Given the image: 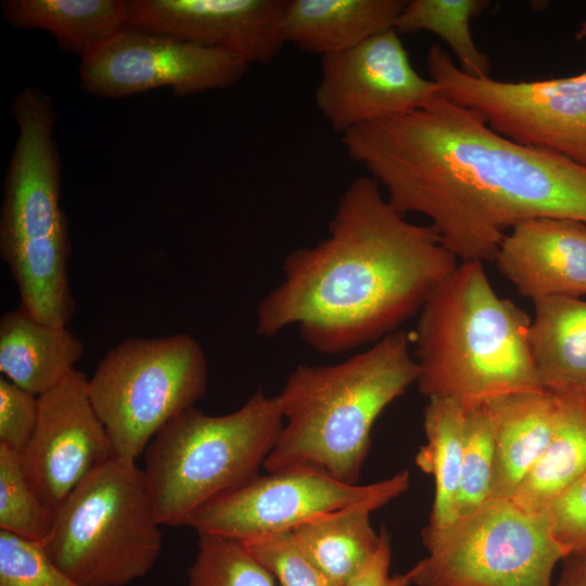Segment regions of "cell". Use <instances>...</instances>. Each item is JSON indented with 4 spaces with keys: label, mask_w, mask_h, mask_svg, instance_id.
<instances>
[{
    "label": "cell",
    "mask_w": 586,
    "mask_h": 586,
    "mask_svg": "<svg viewBox=\"0 0 586 586\" xmlns=\"http://www.w3.org/2000/svg\"><path fill=\"white\" fill-rule=\"evenodd\" d=\"M403 215L422 214L460 262L495 260L520 221L553 217L586 224V167L518 143L475 111L440 92L416 111L341 136Z\"/></svg>",
    "instance_id": "6da1fadb"
},
{
    "label": "cell",
    "mask_w": 586,
    "mask_h": 586,
    "mask_svg": "<svg viewBox=\"0 0 586 586\" xmlns=\"http://www.w3.org/2000/svg\"><path fill=\"white\" fill-rule=\"evenodd\" d=\"M458 259L430 225L408 221L369 175L340 195L328 235L290 252L256 308V333L295 326L323 355L377 342L419 313Z\"/></svg>",
    "instance_id": "7a4b0ae2"
},
{
    "label": "cell",
    "mask_w": 586,
    "mask_h": 586,
    "mask_svg": "<svg viewBox=\"0 0 586 586\" xmlns=\"http://www.w3.org/2000/svg\"><path fill=\"white\" fill-rule=\"evenodd\" d=\"M418 373L404 331L334 365H298L277 395L285 422L263 467L310 468L357 485L375 420Z\"/></svg>",
    "instance_id": "3957f363"
},
{
    "label": "cell",
    "mask_w": 586,
    "mask_h": 586,
    "mask_svg": "<svg viewBox=\"0 0 586 586\" xmlns=\"http://www.w3.org/2000/svg\"><path fill=\"white\" fill-rule=\"evenodd\" d=\"M530 323L496 293L482 262H460L419 311L413 357L420 393L468 410L543 390L528 348Z\"/></svg>",
    "instance_id": "277c9868"
},
{
    "label": "cell",
    "mask_w": 586,
    "mask_h": 586,
    "mask_svg": "<svg viewBox=\"0 0 586 586\" xmlns=\"http://www.w3.org/2000/svg\"><path fill=\"white\" fill-rule=\"evenodd\" d=\"M17 139L5 173L0 256L17 286L21 307L38 320L65 326L76 302L69 286L68 222L61 206V158L53 138L56 114L38 87L12 100Z\"/></svg>",
    "instance_id": "5b68a950"
},
{
    "label": "cell",
    "mask_w": 586,
    "mask_h": 586,
    "mask_svg": "<svg viewBox=\"0 0 586 586\" xmlns=\"http://www.w3.org/2000/svg\"><path fill=\"white\" fill-rule=\"evenodd\" d=\"M282 426L277 395L262 388L227 415L192 407L170 420L144 450L143 472L160 524L186 525L200 508L258 475Z\"/></svg>",
    "instance_id": "8992f818"
},
{
    "label": "cell",
    "mask_w": 586,
    "mask_h": 586,
    "mask_svg": "<svg viewBox=\"0 0 586 586\" xmlns=\"http://www.w3.org/2000/svg\"><path fill=\"white\" fill-rule=\"evenodd\" d=\"M143 469L113 456L54 511L41 542L51 560L85 586H125L144 576L162 550Z\"/></svg>",
    "instance_id": "52a82bcc"
},
{
    "label": "cell",
    "mask_w": 586,
    "mask_h": 586,
    "mask_svg": "<svg viewBox=\"0 0 586 586\" xmlns=\"http://www.w3.org/2000/svg\"><path fill=\"white\" fill-rule=\"evenodd\" d=\"M207 384V358L191 334L128 336L99 361L88 393L115 455L137 460L165 424L195 407Z\"/></svg>",
    "instance_id": "ba28073f"
},
{
    "label": "cell",
    "mask_w": 586,
    "mask_h": 586,
    "mask_svg": "<svg viewBox=\"0 0 586 586\" xmlns=\"http://www.w3.org/2000/svg\"><path fill=\"white\" fill-rule=\"evenodd\" d=\"M428 556L409 571L417 586H553L570 551L547 510L528 512L511 499H489L450 525L422 532Z\"/></svg>",
    "instance_id": "9c48e42d"
},
{
    "label": "cell",
    "mask_w": 586,
    "mask_h": 586,
    "mask_svg": "<svg viewBox=\"0 0 586 586\" xmlns=\"http://www.w3.org/2000/svg\"><path fill=\"white\" fill-rule=\"evenodd\" d=\"M586 38V20L575 33ZM440 94L477 112L500 135L524 145L558 152L586 167V73L544 80L475 78L440 44L426 55Z\"/></svg>",
    "instance_id": "30bf717a"
},
{
    "label": "cell",
    "mask_w": 586,
    "mask_h": 586,
    "mask_svg": "<svg viewBox=\"0 0 586 586\" xmlns=\"http://www.w3.org/2000/svg\"><path fill=\"white\" fill-rule=\"evenodd\" d=\"M409 472L366 485L337 481L310 468L256 475L195 511L187 522L199 534L241 543L292 531L309 519L371 499L387 504L409 487Z\"/></svg>",
    "instance_id": "8fae6325"
},
{
    "label": "cell",
    "mask_w": 586,
    "mask_h": 586,
    "mask_svg": "<svg viewBox=\"0 0 586 586\" xmlns=\"http://www.w3.org/2000/svg\"><path fill=\"white\" fill-rule=\"evenodd\" d=\"M249 66L228 52L128 26L81 59L79 84L85 92L106 99L161 87L186 97L229 88Z\"/></svg>",
    "instance_id": "7c38bea8"
},
{
    "label": "cell",
    "mask_w": 586,
    "mask_h": 586,
    "mask_svg": "<svg viewBox=\"0 0 586 586\" xmlns=\"http://www.w3.org/2000/svg\"><path fill=\"white\" fill-rule=\"evenodd\" d=\"M440 87L412 66L395 28L360 44L321 56L315 103L331 129L342 136L368 123L425 106Z\"/></svg>",
    "instance_id": "4fadbf2b"
},
{
    "label": "cell",
    "mask_w": 586,
    "mask_h": 586,
    "mask_svg": "<svg viewBox=\"0 0 586 586\" xmlns=\"http://www.w3.org/2000/svg\"><path fill=\"white\" fill-rule=\"evenodd\" d=\"M18 456L29 485L53 512L93 470L115 456L84 372L74 369L38 396L37 423Z\"/></svg>",
    "instance_id": "5bb4252c"
},
{
    "label": "cell",
    "mask_w": 586,
    "mask_h": 586,
    "mask_svg": "<svg viewBox=\"0 0 586 586\" xmlns=\"http://www.w3.org/2000/svg\"><path fill=\"white\" fill-rule=\"evenodd\" d=\"M286 0H127L128 26L233 54L275 60L285 43Z\"/></svg>",
    "instance_id": "9a60e30c"
},
{
    "label": "cell",
    "mask_w": 586,
    "mask_h": 586,
    "mask_svg": "<svg viewBox=\"0 0 586 586\" xmlns=\"http://www.w3.org/2000/svg\"><path fill=\"white\" fill-rule=\"evenodd\" d=\"M497 267L532 301L586 295V224L536 217L514 225L495 257Z\"/></svg>",
    "instance_id": "2e32d148"
},
{
    "label": "cell",
    "mask_w": 586,
    "mask_h": 586,
    "mask_svg": "<svg viewBox=\"0 0 586 586\" xmlns=\"http://www.w3.org/2000/svg\"><path fill=\"white\" fill-rule=\"evenodd\" d=\"M485 407L495 440L491 499H511L552 435L559 399L546 390L525 391L491 400Z\"/></svg>",
    "instance_id": "e0dca14e"
},
{
    "label": "cell",
    "mask_w": 586,
    "mask_h": 586,
    "mask_svg": "<svg viewBox=\"0 0 586 586\" xmlns=\"http://www.w3.org/2000/svg\"><path fill=\"white\" fill-rule=\"evenodd\" d=\"M405 0H286L285 43L320 56L349 50L395 28Z\"/></svg>",
    "instance_id": "ac0fdd59"
},
{
    "label": "cell",
    "mask_w": 586,
    "mask_h": 586,
    "mask_svg": "<svg viewBox=\"0 0 586 586\" xmlns=\"http://www.w3.org/2000/svg\"><path fill=\"white\" fill-rule=\"evenodd\" d=\"M84 353V343L67 327L42 322L21 306L0 319V372L36 396L76 369Z\"/></svg>",
    "instance_id": "d6986e66"
},
{
    "label": "cell",
    "mask_w": 586,
    "mask_h": 586,
    "mask_svg": "<svg viewBox=\"0 0 586 586\" xmlns=\"http://www.w3.org/2000/svg\"><path fill=\"white\" fill-rule=\"evenodd\" d=\"M532 302L527 342L539 386L555 394L586 392V301L552 295Z\"/></svg>",
    "instance_id": "ffe728a7"
},
{
    "label": "cell",
    "mask_w": 586,
    "mask_h": 586,
    "mask_svg": "<svg viewBox=\"0 0 586 586\" xmlns=\"http://www.w3.org/2000/svg\"><path fill=\"white\" fill-rule=\"evenodd\" d=\"M1 9L13 27L47 30L81 59L128 27L127 0H2Z\"/></svg>",
    "instance_id": "44dd1931"
},
{
    "label": "cell",
    "mask_w": 586,
    "mask_h": 586,
    "mask_svg": "<svg viewBox=\"0 0 586 586\" xmlns=\"http://www.w3.org/2000/svg\"><path fill=\"white\" fill-rule=\"evenodd\" d=\"M371 499L316 515L291 532L304 553L336 585L345 586L380 545L370 513L386 505Z\"/></svg>",
    "instance_id": "7402d4cb"
},
{
    "label": "cell",
    "mask_w": 586,
    "mask_h": 586,
    "mask_svg": "<svg viewBox=\"0 0 586 586\" xmlns=\"http://www.w3.org/2000/svg\"><path fill=\"white\" fill-rule=\"evenodd\" d=\"M556 395L559 411L552 435L511 498L528 512L547 510L586 472V392Z\"/></svg>",
    "instance_id": "603a6c76"
},
{
    "label": "cell",
    "mask_w": 586,
    "mask_h": 586,
    "mask_svg": "<svg viewBox=\"0 0 586 586\" xmlns=\"http://www.w3.org/2000/svg\"><path fill=\"white\" fill-rule=\"evenodd\" d=\"M466 410L446 398H430L424 409L423 428L426 443L416 456L417 466L433 475L435 496L429 525L435 532L457 519L456 502L459 486Z\"/></svg>",
    "instance_id": "cb8c5ba5"
},
{
    "label": "cell",
    "mask_w": 586,
    "mask_h": 586,
    "mask_svg": "<svg viewBox=\"0 0 586 586\" xmlns=\"http://www.w3.org/2000/svg\"><path fill=\"white\" fill-rule=\"evenodd\" d=\"M487 0H411L395 23L398 33L425 30L440 37L459 60V67L475 78L491 77L488 56L476 46L471 20L488 7Z\"/></svg>",
    "instance_id": "d4e9b609"
},
{
    "label": "cell",
    "mask_w": 586,
    "mask_h": 586,
    "mask_svg": "<svg viewBox=\"0 0 586 586\" xmlns=\"http://www.w3.org/2000/svg\"><path fill=\"white\" fill-rule=\"evenodd\" d=\"M188 586H276V579L243 543L199 534Z\"/></svg>",
    "instance_id": "484cf974"
},
{
    "label": "cell",
    "mask_w": 586,
    "mask_h": 586,
    "mask_svg": "<svg viewBox=\"0 0 586 586\" xmlns=\"http://www.w3.org/2000/svg\"><path fill=\"white\" fill-rule=\"evenodd\" d=\"M53 517L29 485L18 453L0 444V531L42 542Z\"/></svg>",
    "instance_id": "4316f807"
},
{
    "label": "cell",
    "mask_w": 586,
    "mask_h": 586,
    "mask_svg": "<svg viewBox=\"0 0 586 586\" xmlns=\"http://www.w3.org/2000/svg\"><path fill=\"white\" fill-rule=\"evenodd\" d=\"M495 440L484 406L466 410L463 451L456 502L457 518L466 515L492 496Z\"/></svg>",
    "instance_id": "83f0119b"
},
{
    "label": "cell",
    "mask_w": 586,
    "mask_h": 586,
    "mask_svg": "<svg viewBox=\"0 0 586 586\" xmlns=\"http://www.w3.org/2000/svg\"><path fill=\"white\" fill-rule=\"evenodd\" d=\"M0 586H85L63 572L41 542L0 531Z\"/></svg>",
    "instance_id": "f1b7e54d"
},
{
    "label": "cell",
    "mask_w": 586,
    "mask_h": 586,
    "mask_svg": "<svg viewBox=\"0 0 586 586\" xmlns=\"http://www.w3.org/2000/svg\"><path fill=\"white\" fill-rule=\"evenodd\" d=\"M243 545L280 586H339L304 553L291 531L254 538Z\"/></svg>",
    "instance_id": "f546056e"
},
{
    "label": "cell",
    "mask_w": 586,
    "mask_h": 586,
    "mask_svg": "<svg viewBox=\"0 0 586 586\" xmlns=\"http://www.w3.org/2000/svg\"><path fill=\"white\" fill-rule=\"evenodd\" d=\"M38 418V396L0 378V444L20 453Z\"/></svg>",
    "instance_id": "4dcf8cb0"
},
{
    "label": "cell",
    "mask_w": 586,
    "mask_h": 586,
    "mask_svg": "<svg viewBox=\"0 0 586 586\" xmlns=\"http://www.w3.org/2000/svg\"><path fill=\"white\" fill-rule=\"evenodd\" d=\"M552 528L570 556H586V472L548 507Z\"/></svg>",
    "instance_id": "1f68e13d"
},
{
    "label": "cell",
    "mask_w": 586,
    "mask_h": 586,
    "mask_svg": "<svg viewBox=\"0 0 586 586\" xmlns=\"http://www.w3.org/2000/svg\"><path fill=\"white\" fill-rule=\"evenodd\" d=\"M391 537L385 528L380 532V545L369 562L345 586H411V573L390 574Z\"/></svg>",
    "instance_id": "d6a6232c"
},
{
    "label": "cell",
    "mask_w": 586,
    "mask_h": 586,
    "mask_svg": "<svg viewBox=\"0 0 586 586\" xmlns=\"http://www.w3.org/2000/svg\"><path fill=\"white\" fill-rule=\"evenodd\" d=\"M553 586H586V556H570Z\"/></svg>",
    "instance_id": "836d02e7"
}]
</instances>
